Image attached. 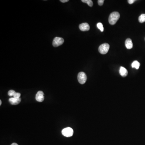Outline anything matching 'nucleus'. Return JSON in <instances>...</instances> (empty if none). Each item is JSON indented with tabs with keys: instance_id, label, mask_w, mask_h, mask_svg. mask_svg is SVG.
Wrapping results in <instances>:
<instances>
[{
	"instance_id": "nucleus-1",
	"label": "nucleus",
	"mask_w": 145,
	"mask_h": 145,
	"mask_svg": "<svg viewBox=\"0 0 145 145\" xmlns=\"http://www.w3.org/2000/svg\"><path fill=\"white\" fill-rule=\"evenodd\" d=\"M120 15L118 12H113L109 17L108 21L111 25H115L120 18Z\"/></svg>"
},
{
	"instance_id": "nucleus-2",
	"label": "nucleus",
	"mask_w": 145,
	"mask_h": 145,
	"mask_svg": "<svg viewBox=\"0 0 145 145\" xmlns=\"http://www.w3.org/2000/svg\"><path fill=\"white\" fill-rule=\"evenodd\" d=\"M110 45L107 43H104L100 46L98 51L100 53L104 55L107 54L109 50Z\"/></svg>"
},
{
	"instance_id": "nucleus-3",
	"label": "nucleus",
	"mask_w": 145,
	"mask_h": 145,
	"mask_svg": "<svg viewBox=\"0 0 145 145\" xmlns=\"http://www.w3.org/2000/svg\"><path fill=\"white\" fill-rule=\"evenodd\" d=\"M78 82L80 84H83L86 82L87 77L85 72H79L77 76Z\"/></svg>"
},
{
	"instance_id": "nucleus-4",
	"label": "nucleus",
	"mask_w": 145,
	"mask_h": 145,
	"mask_svg": "<svg viewBox=\"0 0 145 145\" xmlns=\"http://www.w3.org/2000/svg\"><path fill=\"white\" fill-rule=\"evenodd\" d=\"M62 134L65 137H71L74 134V130L71 127H67L63 129Z\"/></svg>"
},
{
	"instance_id": "nucleus-5",
	"label": "nucleus",
	"mask_w": 145,
	"mask_h": 145,
	"mask_svg": "<svg viewBox=\"0 0 145 145\" xmlns=\"http://www.w3.org/2000/svg\"><path fill=\"white\" fill-rule=\"evenodd\" d=\"M64 42V39L60 37H55L54 39L52 42V45L54 47H58L62 45Z\"/></svg>"
},
{
	"instance_id": "nucleus-6",
	"label": "nucleus",
	"mask_w": 145,
	"mask_h": 145,
	"mask_svg": "<svg viewBox=\"0 0 145 145\" xmlns=\"http://www.w3.org/2000/svg\"><path fill=\"white\" fill-rule=\"evenodd\" d=\"M44 92L42 91H39L37 92L36 94V99L39 102H42L44 101Z\"/></svg>"
},
{
	"instance_id": "nucleus-7",
	"label": "nucleus",
	"mask_w": 145,
	"mask_h": 145,
	"mask_svg": "<svg viewBox=\"0 0 145 145\" xmlns=\"http://www.w3.org/2000/svg\"><path fill=\"white\" fill-rule=\"evenodd\" d=\"M79 28L82 31H87L90 30V26L87 23H84L80 24Z\"/></svg>"
},
{
	"instance_id": "nucleus-8",
	"label": "nucleus",
	"mask_w": 145,
	"mask_h": 145,
	"mask_svg": "<svg viewBox=\"0 0 145 145\" xmlns=\"http://www.w3.org/2000/svg\"><path fill=\"white\" fill-rule=\"evenodd\" d=\"M21 101V99L20 98H11L9 99V102L12 105H17Z\"/></svg>"
},
{
	"instance_id": "nucleus-9",
	"label": "nucleus",
	"mask_w": 145,
	"mask_h": 145,
	"mask_svg": "<svg viewBox=\"0 0 145 145\" xmlns=\"http://www.w3.org/2000/svg\"><path fill=\"white\" fill-rule=\"evenodd\" d=\"M125 45L128 49H131L133 47L132 41L130 38H127L125 42Z\"/></svg>"
},
{
	"instance_id": "nucleus-10",
	"label": "nucleus",
	"mask_w": 145,
	"mask_h": 145,
	"mask_svg": "<svg viewBox=\"0 0 145 145\" xmlns=\"http://www.w3.org/2000/svg\"><path fill=\"white\" fill-rule=\"evenodd\" d=\"M119 73L121 76L124 77L127 76L128 75V71L124 67H120V70H119Z\"/></svg>"
},
{
	"instance_id": "nucleus-11",
	"label": "nucleus",
	"mask_w": 145,
	"mask_h": 145,
	"mask_svg": "<svg viewBox=\"0 0 145 145\" xmlns=\"http://www.w3.org/2000/svg\"><path fill=\"white\" fill-rule=\"evenodd\" d=\"M140 65V64L137 61H135L133 62L131 64L132 67L135 68L137 69H139Z\"/></svg>"
},
{
	"instance_id": "nucleus-12",
	"label": "nucleus",
	"mask_w": 145,
	"mask_h": 145,
	"mask_svg": "<svg viewBox=\"0 0 145 145\" xmlns=\"http://www.w3.org/2000/svg\"><path fill=\"white\" fill-rule=\"evenodd\" d=\"M139 22L141 23L144 22H145V14H142L141 15L140 17H139Z\"/></svg>"
},
{
	"instance_id": "nucleus-13",
	"label": "nucleus",
	"mask_w": 145,
	"mask_h": 145,
	"mask_svg": "<svg viewBox=\"0 0 145 145\" xmlns=\"http://www.w3.org/2000/svg\"><path fill=\"white\" fill-rule=\"evenodd\" d=\"M82 1L83 3H86L88 5V6L91 7L93 6V3L91 0H82Z\"/></svg>"
},
{
	"instance_id": "nucleus-14",
	"label": "nucleus",
	"mask_w": 145,
	"mask_h": 145,
	"mask_svg": "<svg viewBox=\"0 0 145 145\" xmlns=\"http://www.w3.org/2000/svg\"><path fill=\"white\" fill-rule=\"evenodd\" d=\"M97 28L100 30L102 32L104 31V28H103V24L101 23H98L97 24Z\"/></svg>"
},
{
	"instance_id": "nucleus-15",
	"label": "nucleus",
	"mask_w": 145,
	"mask_h": 145,
	"mask_svg": "<svg viewBox=\"0 0 145 145\" xmlns=\"http://www.w3.org/2000/svg\"><path fill=\"white\" fill-rule=\"evenodd\" d=\"M15 93H16V92L14 90H10L8 91V94L9 96H14Z\"/></svg>"
},
{
	"instance_id": "nucleus-16",
	"label": "nucleus",
	"mask_w": 145,
	"mask_h": 145,
	"mask_svg": "<svg viewBox=\"0 0 145 145\" xmlns=\"http://www.w3.org/2000/svg\"><path fill=\"white\" fill-rule=\"evenodd\" d=\"M21 96V94L19 93H15V95H14V98H20V97Z\"/></svg>"
},
{
	"instance_id": "nucleus-17",
	"label": "nucleus",
	"mask_w": 145,
	"mask_h": 145,
	"mask_svg": "<svg viewBox=\"0 0 145 145\" xmlns=\"http://www.w3.org/2000/svg\"><path fill=\"white\" fill-rule=\"evenodd\" d=\"M104 0H98V4L99 5L102 6L104 4Z\"/></svg>"
},
{
	"instance_id": "nucleus-18",
	"label": "nucleus",
	"mask_w": 145,
	"mask_h": 145,
	"mask_svg": "<svg viewBox=\"0 0 145 145\" xmlns=\"http://www.w3.org/2000/svg\"><path fill=\"white\" fill-rule=\"evenodd\" d=\"M135 1V0H128V2L129 4H132Z\"/></svg>"
},
{
	"instance_id": "nucleus-19",
	"label": "nucleus",
	"mask_w": 145,
	"mask_h": 145,
	"mask_svg": "<svg viewBox=\"0 0 145 145\" xmlns=\"http://www.w3.org/2000/svg\"><path fill=\"white\" fill-rule=\"evenodd\" d=\"M60 1L62 2V3H66V2H68L69 0H61Z\"/></svg>"
},
{
	"instance_id": "nucleus-20",
	"label": "nucleus",
	"mask_w": 145,
	"mask_h": 145,
	"mask_svg": "<svg viewBox=\"0 0 145 145\" xmlns=\"http://www.w3.org/2000/svg\"><path fill=\"white\" fill-rule=\"evenodd\" d=\"M11 145H18L17 143H12Z\"/></svg>"
},
{
	"instance_id": "nucleus-21",
	"label": "nucleus",
	"mask_w": 145,
	"mask_h": 145,
	"mask_svg": "<svg viewBox=\"0 0 145 145\" xmlns=\"http://www.w3.org/2000/svg\"><path fill=\"white\" fill-rule=\"evenodd\" d=\"M1 104H2V101H1V100H0V105H1Z\"/></svg>"
},
{
	"instance_id": "nucleus-22",
	"label": "nucleus",
	"mask_w": 145,
	"mask_h": 145,
	"mask_svg": "<svg viewBox=\"0 0 145 145\" xmlns=\"http://www.w3.org/2000/svg\"></svg>"
}]
</instances>
